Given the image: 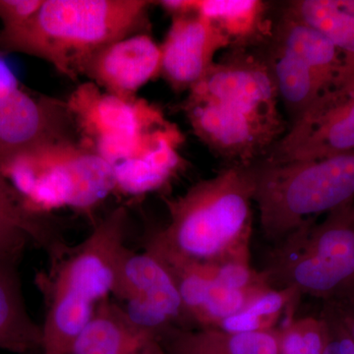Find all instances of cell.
I'll list each match as a JSON object with an SVG mask.
<instances>
[{"label": "cell", "instance_id": "cell-23", "mask_svg": "<svg viewBox=\"0 0 354 354\" xmlns=\"http://www.w3.org/2000/svg\"><path fill=\"white\" fill-rule=\"evenodd\" d=\"M279 354H324L326 326L322 316L288 319L278 329Z\"/></svg>", "mask_w": 354, "mask_h": 354}, {"label": "cell", "instance_id": "cell-7", "mask_svg": "<svg viewBox=\"0 0 354 354\" xmlns=\"http://www.w3.org/2000/svg\"><path fill=\"white\" fill-rule=\"evenodd\" d=\"M266 44L268 50L263 55L291 130L337 94L344 70L342 57L325 35L285 11L272 25Z\"/></svg>", "mask_w": 354, "mask_h": 354}, {"label": "cell", "instance_id": "cell-5", "mask_svg": "<svg viewBox=\"0 0 354 354\" xmlns=\"http://www.w3.org/2000/svg\"><path fill=\"white\" fill-rule=\"evenodd\" d=\"M353 201L305 221L274 244L263 269L272 288H291L322 302L354 292Z\"/></svg>", "mask_w": 354, "mask_h": 354}, {"label": "cell", "instance_id": "cell-15", "mask_svg": "<svg viewBox=\"0 0 354 354\" xmlns=\"http://www.w3.org/2000/svg\"><path fill=\"white\" fill-rule=\"evenodd\" d=\"M71 354H165L157 335L141 329L111 298L102 300Z\"/></svg>", "mask_w": 354, "mask_h": 354}, {"label": "cell", "instance_id": "cell-10", "mask_svg": "<svg viewBox=\"0 0 354 354\" xmlns=\"http://www.w3.org/2000/svg\"><path fill=\"white\" fill-rule=\"evenodd\" d=\"M113 295L135 325L158 339L171 328L192 329L171 271L146 247L142 252L125 247Z\"/></svg>", "mask_w": 354, "mask_h": 354}, {"label": "cell", "instance_id": "cell-9", "mask_svg": "<svg viewBox=\"0 0 354 354\" xmlns=\"http://www.w3.org/2000/svg\"><path fill=\"white\" fill-rule=\"evenodd\" d=\"M66 104L79 142L113 167L150 150L169 125L145 100L111 95L92 82L79 86Z\"/></svg>", "mask_w": 354, "mask_h": 354}, {"label": "cell", "instance_id": "cell-6", "mask_svg": "<svg viewBox=\"0 0 354 354\" xmlns=\"http://www.w3.org/2000/svg\"><path fill=\"white\" fill-rule=\"evenodd\" d=\"M0 172L32 213L91 212L115 193L113 167L78 139L44 144L11 158Z\"/></svg>", "mask_w": 354, "mask_h": 354}, {"label": "cell", "instance_id": "cell-22", "mask_svg": "<svg viewBox=\"0 0 354 354\" xmlns=\"http://www.w3.org/2000/svg\"><path fill=\"white\" fill-rule=\"evenodd\" d=\"M0 218L21 228L32 244L43 249L46 255L57 251L64 242L57 227L46 216L32 213L17 190L0 172Z\"/></svg>", "mask_w": 354, "mask_h": 354}, {"label": "cell", "instance_id": "cell-13", "mask_svg": "<svg viewBox=\"0 0 354 354\" xmlns=\"http://www.w3.org/2000/svg\"><path fill=\"white\" fill-rule=\"evenodd\" d=\"M160 46L148 34L133 35L109 44L86 62L81 75L118 97H136L146 84L160 75Z\"/></svg>", "mask_w": 354, "mask_h": 354}, {"label": "cell", "instance_id": "cell-12", "mask_svg": "<svg viewBox=\"0 0 354 354\" xmlns=\"http://www.w3.org/2000/svg\"><path fill=\"white\" fill-rule=\"evenodd\" d=\"M227 48L230 39L206 18L195 13L174 17L160 44V75L176 92H189L215 64L218 51Z\"/></svg>", "mask_w": 354, "mask_h": 354}, {"label": "cell", "instance_id": "cell-19", "mask_svg": "<svg viewBox=\"0 0 354 354\" xmlns=\"http://www.w3.org/2000/svg\"><path fill=\"white\" fill-rule=\"evenodd\" d=\"M17 267L0 262V351L41 354L43 327L26 306Z\"/></svg>", "mask_w": 354, "mask_h": 354}, {"label": "cell", "instance_id": "cell-14", "mask_svg": "<svg viewBox=\"0 0 354 354\" xmlns=\"http://www.w3.org/2000/svg\"><path fill=\"white\" fill-rule=\"evenodd\" d=\"M354 151V94L326 106L286 132L263 160H310Z\"/></svg>", "mask_w": 354, "mask_h": 354}, {"label": "cell", "instance_id": "cell-24", "mask_svg": "<svg viewBox=\"0 0 354 354\" xmlns=\"http://www.w3.org/2000/svg\"><path fill=\"white\" fill-rule=\"evenodd\" d=\"M44 0H0V38L22 31L36 17Z\"/></svg>", "mask_w": 354, "mask_h": 354}, {"label": "cell", "instance_id": "cell-8", "mask_svg": "<svg viewBox=\"0 0 354 354\" xmlns=\"http://www.w3.org/2000/svg\"><path fill=\"white\" fill-rule=\"evenodd\" d=\"M183 109L194 134L227 165L259 162L288 130L278 106L245 93L188 95Z\"/></svg>", "mask_w": 354, "mask_h": 354}, {"label": "cell", "instance_id": "cell-27", "mask_svg": "<svg viewBox=\"0 0 354 354\" xmlns=\"http://www.w3.org/2000/svg\"><path fill=\"white\" fill-rule=\"evenodd\" d=\"M322 304L339 321L354 344V292L339 299L322 302Z\"/></svg>", "mask_w": 354, "mask_h": 354}, {"label": "cell", "instance_id": "cell-25", "mask_svg": "<svg viewBox=\"0 0 354 354\" xmlns=\"http://www.w3.org/2000/svg\"><path fill=\"white\" fill-rule=\"evenodd\" d=\"M31 239L21 228L0 218V262L18 266Z\"/></svg>", "mask_w": 354, "mask_h": 354}, {"label": "cell", "instance_id": "cell-28", "mask_svg": "<svg viewBox=\"0 0 354 354\" xmlns=\"http://www.w3.org/2000/svg\"><path fill=\"white\" fill-rule=\"evenodd\" d=\"M353 208H354V204H353Z\"/></svg>", "mask_w": 354, "mask_h": 354}, {"label": "cell", "instance_id": "cell-2", "mask_svg": "<svg viewBox=\"0 0 354 354\" xmlns=\"http://www.w3.org/2000/svg\"><path fill=\"white\" fill-rule=\"evenodd\" d=\"M127 209L102 218L78 245L53 261L38 283L46 302L41 354H71L102 300L113 295L125 247Z\"/></svg>", "mask_w": 354, "mask_h": 354}, {"label": "cell", "instance_id": "cell-11", "mask_svg": "<svg viewBox=\"0 0 354 354\" xmlns=\"http://www.w3.org/2000/svg\"><path fill=\"white\" fill-rule=\"evenodd\" d=\"M144 247L152 250L171 271L192 329H218L221 323L239 313L249 299L261 291L248 292L221 286L205 263L177 255L152 234L147 237Z\"/></svg>", "mask_w": 354, "mask_h": 354}, {"label": "cell", "instance_id": "cell-18", "mask_svg": "<svg viewBox=\"0 0 354 354\" xmlns=\"http://www.w3.org/2000/svg\"><path fill=\"white\" fill-rule=\"evenodd\" d=\"M165 354H279L278 329L228 333L215 328L174 327L160 335Z\"/></svg>", "mask_w": 354, "mask_h": 354}, {"label": "cell", "instance_id": "cell-20", "mask_svg": "<svg viewBox=\"0 0 354 354\" xmlns=\"http://www.w3.org/2000/svg\"><path fill=\"white\" fill-rule=\"evenodd\" d=\"M193 11L218 26L230 48L250 50L267 43L274 25L261 0H193Z\"/></svg>", "mask_w": 354, "mask_h": 354}, {"label": "cell", "instance_id": "cell-4", "mask_svg": "<svg viewBox=\"0 0 354 354\" xmlns=\"http://www.w3.org/2000/svg\"><path fill=\"white\" fill-rule=\"evenodd\" d=\"M255 167L254 203L272 243L354 200V151L310 160H261Z\"/></svg>", "mask_w": 354, "mask_h": 354}, {"label": "cell", "instance_id": "cell-3", "mask_svg": "<svg viewBox=\"0 0 354 354\" xmlns=\"http://www.w3.org/2000/svg\"><path fill=\"white\" fill-rule=\"evenodd\" d=\"M147 0H44L22 31L0 38L7 50L41 58L76 80L86 62L114 41L141 34L148 25Z\"/></svg>", "mask_w": 354, "mask_h": 354}, {"label": "cell", "instance_id": "cell-26", "mask_svg": "<svg viewBox=\"0 0 354 354\" xmlns=\"http://www.w3.org/2000/svg\"><path fill=\"white\" fill-rule=\"evenodd\" d=\"M320 315L326 326L324 354H354L353 342L334 314L322 305Z\"/></svg>", "mask_w": 354, "mask_h": 354}, {"label": "cell", "instance_id": "cell-16", "mask_svg": "<svg viewBox=\"0 0 354 354\" xmlns=\"http://www.w3.org/2000/svg\"><path fill=\"white\" fill-rule=\"evenodd\" d=\"M283 11L322 32L341 53V85L327 106L354 94V0H295Z\"/></svg>", "mask_w": 354, "mask_h": 354}, {"label": "cell", "instance_id": "cell-21", "mask_svg": "<svg viewBox=\"0 0 354 354\" xmlns=\"http://www.w3.org/2000/svg\"><path fill=\"white\" fill-rule=\"evenodd\" d=\"M301 297L291 288L269 286L256 293L235 315L221 323L218 329L228 333H261L278 329L286 317L293 318Z\"/></svg>", "mask_w": 354, "mask_h": 354}, {"label": "cell", "instance_id": "cell-1", "mask_svg": "<svg viewBox=\"0 0 354 354\" xmlns=\"http://www.w3.org/2000/svg\"><path fill=\"white\" fill-rule=\"evenodd\" d=\"M255 164L225 165L180 196L165 198L169 223L153 236L195 262L250 261Z\"/></svg>", "mask_w": 354, "mask_h": 354}, {"label": "cell", "instance_id": "cell-17", "mask_svg": "<svg viewBox=\"0 0 354 354\" xmlns=\"http://www.w3.org/2000/svg\"><path fill=\"white\" fill-rule=\"evenodd\" d=\"M181 141V133L171 124L148 152L114 167L115 193L139 197L164 188L183 167Z\"/></svg>", "mask_w": 354, "mask_h": 354}]
</instances>
